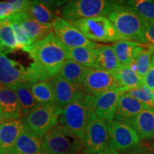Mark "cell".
<instances>
[{
    "label": "cell",
    "mask_w": 154,
    "mask_h": 154,
    "mask_svg": "<svg viewBox=\"0 0 154 154\" xmlns=\"http://www.w3.org/2000/svg\"><path fill=\"white\" fill-rule=\"evenodd\" d=\"M124 3L134 10L146 24L154 23V1L153 0H129L124 1Z\"/></svg>",
    "instance_id": "4dcf8cb0"
},
{
    "label": "cell",
    "mask_w": 154,
    "mask_h": 154,
    "mask_svg": "<svg viewBox=\"0 0 154 154\" xmlns=\"http://www.w3.org/2000/svg\"><path fill=\"white\" fill-rule=\"evenodd\" d=\"M2 116H1V113H0V124H2Z\"/></svg>",
    "instance_id": "60d3db41"
},
{
    "label": "cell",
    "mask_w": 154,
    "mask_h": 154,
    "mask_svg": "<svg viewBox=\"0 0 154 154\" xmlns=\"http://www.w3.org/2000/svg\"><path fill=\"white\" fill-rule=\"evenodd\" d=\"M126 90L121 86H118L96 97L95 114L105 121L113 120L119 99Z\"/></svg>",
    "instance_id": "5bb4252c"
},
{
    "label": "cell",
    "mask_w": 154,
    "mask_h": 154,
    "mask_svg": "<svg viewBox=\"0 0 154 154\" xmlns=\"http://www.w3.org/2000/svg\"><path fill=\"white\" fill-rule=\"evenodd\" d=\"M49 78L39 68L32 63L24 66L19 61L7 57L0 51V84L14 88L21 84H32L42 81H49Z\"/></svg>",
    "instance_id": "3957f363"
},
{
    "label": "cell",
    "mask_w": 154,
    "mask_h": 154,
    "mask_svg": "<svg viewBox=\"0 0 154 154\" xmlns=\"http://www.w3.org/2000/svg\"><path fill=\"white\" fill-rule=\"evenodd\" d=\"M24 11L36 22L47 26H51L57 17L50 1H29Z\"/></svg>",
    "instance_id": "44dd1931"
},
{
    "label": "cell",
    "mask_w": 154,
    "mask_h": 154,
    "mask_svg": "<svg viewBox=\"0 0 154 154\" xmlns=\"http://www.w3.org/2000/svg\"><path fill=\"white\" fill-rule=\"evenodd\" d=\"M149 107L128 94L124 93L119 99L113 120L130 124L140 111Z\"/></svg>",
    "instance_id": "e0dca14e"
},
{
    "label": "cell",
    "mask_w": 154,
    "mask_h": 154,
    "mask_svg": "<svg viewBox=\"0 0 154 154\" xmlns=\"http://www.w3.org/2000/svg\"><path fill=\"white\" fill-rule=\"evenodd\" d=\"M119 85L126 91L139 87L143 84V79L128 66H121L114 73Z\"/></svg>",
    "instance_id": "83f0119b"
},
{
    "label": "cell",
    "mask_w": 154,
    "mask_h": 154,
    "mask_svg": "<svg viewBox=\"0 0 154 154\" xmlns=\"http://www.w3.org/2000/svg\"><path fill=\"white\" fill-rule=\"evenodd\" d=\"M55 96V106L61 109L76 100L82 99L86 93L82 84H73L58 75L50 79Z\"/></svg>",
    "instance_id": "4fadbf2b"
},
{
    "label": "cell",
    "mask_w": 154,
    "mask_h": 154,
    "mask_svg": "<svg viewBox=\"0 0 154 154\" xmlns=\"http://www.w3.org/2000/svg\"><path fill=\"white\" fill-rule=\"evenodd\" d=\"M90 69L74 61L66 60L57 75L67 82L82 84Z\"/></svg>",
    "instance_id": "cb8c5ba5"
},
{
    "label": "cell",
    "mask_w": 154,
    "mask_h": 154,
    "mask_svg": "<svg viewBox=\"0 0 154 154\" xmlns=\"http://www.w3.org/2000/svg\"><path fill=\"white\" fill-rule=\"evenodd\" d=\"M14 90L16 91L22 116L27 115L40 106L31 91L30 84H21L15 87Z\"/></svg>",
    "instance_id": "f546056e"
},
{
    "label": "cell",
    "mask_w": 154,
    "mask_h": 154,
    "mask_svg": "<svg viewBox=\"0 0 154 154\" xmlns=\"http://www.w3.org/2000/svg\"><path fill=\"white\" fill-rule=\"evenodd\" d=\"M24 128L22 119L0 124V154H7Z\"/></svg>",
    "instance_id": "ac0fdd59"
},
{
    "label": "cell",
    "mask_w": 154,
    "mask_h": 154,
    "mask_svg": "<svg viewBox=\"0 0 154 154\" xmlns=\"http://www.w3.org/2000/svg\"><path fill=\"white\" fill-rule=\"evenodd\" d=\"M108 19L123 40L148 44L146 38V23L134 10L125 5L124 1L120 7L108 15Z\"/></svg>",
    "instance_id": "277c9868"
},
{
    "label": "cell",
    "mask_w": 154,
    "mask_h": 154,
    "mask_svg": "<svg viewBox=\"0 0 154 154\" xmlns=\"http://www.w3.org/2000/svg\"><path fill=\"white\" fill-rule=\"evenodd\" d=\"M14 14L12 6L9 1H0V21L5 20Z\"/></svg>",
    "instance_id": "e575fe53"
},
{
    "label": "cell",
    "mask_w": 154,
    "mask_h": 154,
    "mask_svg": "<svg viewBox=\"0 0 154 154\" xmlns=\"http://www.w3.org/2000/svg\"><path fill=\"white\" fill-rule=\"evenodd\" d=\"M51 27L56 38L67 48L97 47L98 44L88 40L70 22L60 17H57L54 19Z\"/></svg>",
    "instance_id": "8fae6325"
},
{
    "label": "cell",
    "mask_w": 154,
    "mask_h": 154,
    "mask_svg": "<svg viewBox=\"0 0 154 154\" xmlns=\"http://www.w3.org/2000/svg\"><path fill=\"white\" fill-rule=\"evenodd\" d=\"M19 49L12 24L7 19L0 21V51L5 54Z\"/></svg>",
    "instance_id": "4316f807"
},
{
    "label": "cell",
    "mask_w": 154,
    "mask_h": 154,
    "mask_svg": "<svg viewBox=\"0 0 154 154\" xmlns=\"http://www.w3.org/2000/svg\"><path fill=\"white\" fill-rule=\"evenodd\" d=\"M151 147H152V149H153V151H154V138H153V141H152V143H151Z\"/></svg>",
    "instance_id": "ab89813d"
},
{
    "label": "cell",
    "mask_w": 154,
    "mask_h": 154,
    "mask_svg": "<svg viewBox=\"0 0 154 154\" xmlns=\"http://www.w3.org/2000/svg\"><path fill=\"white\" fill-rule=\"evenodd\" d=\"M153 53L154 47L149 44H140L134 49V59L129 66L143 79L149 69Z\"/></svg>",
    "instance_id": "7402d4cb"
},
{
    "label": "cell",
    "mask_w": 154,
    "mask_h": 154,
    "mask_svg": "<svg viewBox=\"0 0 154 154\" xmlns=\"http://www.w3.org/2000/svg\"><path fill=\"white\" fill-rule=\"evenodd\" d=\"M86 94L98 97L111 88L120 86L114 74L98 68H91L82 83Z\"/></svg>",
    "instance_id": "7c38bea8"
},
{
    "label": "cell",
    "mask_w": 154,
    "mask_h": 154,
    "mask_svg": "<svg viewBox=\"0 0 154 154\" xmlns=\"http://www.w3.org/2000/svg\"><path fill=\"white\" fill-rule=\"evenodd\" d=\"M83 149L82 140L59 122L42 139V151L49 154H78Z\"/></svg>",
    "instance_id": "8992f818"
},
{
    "label": "cell",
    "mask_w": 154,
    "mask_h": 154,
    "mask_svg": "<svg viewBox=\"0 0 154 154\" xmlns=\"http://www.w3.org/2000/svg\"><path fill=\"white\" fill-rule=\"evenodd\" d=\"M60 111L55 105L39 106L22 119L24 128L43 139L44 136L58 124Z\"/></svg>",
    "instance_id": "30bf717a"
},
{
    "label": "cell",
    "mask_w": 154,
    "mask_h": 154,
    "mask_svg": "<svg viewBox=\"0 0 154 154\" xmlns=\"http://www.w3.org/2000/svg\"><path fill=\"white\" fill-rule=\"evenodd\" d=\"M38 154H49V153H45V152H43V151H42L41 153H38Z\"/></svg>",
    "instance_id": "b9f144b4"
},
{
    "label": "cell",
    "mask_w": 154,
    "mask_h": 154,
    "mask_svg": "<svg viewBox=\"0 0 154 154\" xmlns=\"http://www.w3.org/2000/svg\"><path fill=\"white\" fill-rule=\"evenodd\" d=\"M127 154H154L152 153L151 151H149L148 149H144L143 147L140 146V147L138 148V149L134 150V151L131 152V153H128Z\"/></svg>",
    "instance_id": "74e56055"
},
{
    "label": "cell",
    "mask_w": 154,
    "mask_h": 154,
    "mask_svg": "<svg viewBox=\"0 0 154 154\" xmlns=\"http://www.w3.org/2000/svg\"><path fill=\"white\" fill-rule=\"evenodd\" d=\"M146 38L147 43L154 47V23L146 24Z\"/></svg>",
    "instance_id": "8d00e7d4"
},
{
    "label": "cell",
    "mask_w": 154,
    "mask_h": 154,
    "mask_svg": "<svg viewBox=\"0 0 154 154\" xmlns=\"http://www.w3.org/2000/svg\"><path fill=\"white\" fill-rule=\"evenodd\" d=\"M0 113L2 122L16 120L22 116L14 88L0 84Z\"/></svg>",
    "instance_id": "9a60e30c"
},
{
    "label": "cell",
    "mask_w": 154,
    "mask_h": 154,
    "mask_svg": "<svg viewBox=\"0 0 154 154\" xmlns=\"http://www.w3.org/2000/svg\"><path fill=\"white\" fill-rule=\"evenodd\" d=\"M126 93L149 106L154 107V91L144 84L139 87L126 91Z\"/></svg>",
    "instance_id": "1f68e13d"
},
{
    "label": "cell",
    "mask_w": 154,
    "mask_h": 154,
    "mask_svg": "<svg viewBox=\"0 0 154 154\" xmlns=\"http://www.w3.org/2000/svg\"><path fill=\"white\" fill-rule=\"evenodd\" d=\"M78 154H91V153H88V152H87L86 151V150H84V149H83L82 151L80 152L79 153H78Z\"/></svg>",
    "instance_id": "f35d334b"
},
{
    "label": "cell",
    "mask_w": 154,
    "mask_h": 154,
    "mask_svg": "<svg viewBox=\"0 0 154 154\" xmlns=\"http://www.w3.org/2000/svg\"><path fill=\"white\" fill-rule=\"evenodd\" d=\"M22 50L29 54L33 63L49 80L59 74L63 63L68 60L67 47L56 38L52 32Z\"/></svg>",
    "instance_id": "6da1fadb"
},
{
    "label": "cell",
    "mask_w": 154,
    "mask_h": 154,
    "mask_svg": "<svg viewBox=\"0 0 154 154\" xmlns=\"http://www.w3.org/2000/svg\"><path fill=\"white\" fill-rule=\"evenodd\" d=\"M84 149L91 154H110L111 140L106 122L94 113L83 139Z\"/></svg>",
    "instance_id": "9c48e42d"
},
{
    "label": "cell",
    "mask_w": 154,
    "mask_h": 154,
    "mask_svg": "<svg viewBox=\"0 0 154 154\" xmlns=\"http://www.w3.org/2000/svg\"><path fill=\"white\" fill-rule=\"evenodd\" d=\"M70 23L86 38L93 42L113 44L123 40L112 22L106 17L81 19Z\"/></svg>",
    "instance_id": "52a82bcc"
},
{
    "label": "cell",
    "mask_w": 154,
    "mask_h": 154,
    "mask_svg": "<svg viewBox=\"0 0 154 154\" xmlns=\"http://www.w3.org/2000/svg\"><path fill=\"white\" fill-rule=\"evenodd\" d=\"M7 20L18 23L34 42L41 40L52 32L51 26L40 24L25 11L14 14Z\"/></svg>",
    "instance_id": "2e32d148"
},
{
    "label": "cell",
    "mask_w": 154,
    "mask_h": 154,
    "mask_svg": "<svg viewBox=\"0 0 154 154\" xmlns=\"http://www.w3.org/2000/svg\"><path fill=\"white\" fill-rule=\"evenodd\" d=\"M96 54V68L114 74L121 66L116 57L111 45L98 44Z\"/></svg>",
    "instance_id": "603a6c76"
},
{
    "label": "cell",
    "mask_w": 154,
    "mask_h": 154,
    "mask_svg": "<svg viewBox=\"0 0 154 154\" xmlns=\"http://www.w3.org/2000/svg\"><path fill=\"white\" fill-rule=\"evenodd\" d=\"M106 122L111 140L110 154H127L141 146L137 134L130 124L115 120Z\"/></svg>",
    "instance_id": "ba28073f"
},
{
    "label": "cell",
    "mask_w": 154,
    "mask_h": 154,
    "mask_svg": "<svg viewBox=\"0 0 154 154\" xmlns=\"http://www.w3.org/2000/svg\"><path fill=\"white\" fill-rule=\"evenodd\" d=\"M42 151V138L24 128L7 154H38Z\"/></svg>",
    "instance_id": "ffe728a7"
},
{
    "label": "cell",
    "mask_w": 154,
    "mask_h": 154,
    "mask_svg": "<svg viewBox=\"0 0 154 154\" xmlns=\"http://www.w3.org/2000/svg\"><path fill=\"white\" fill-rule=\"evenodd\" d=\"M9 2L12 6L14 14H17V13L24 11L29 1L28 0H9Z\"/></svg>",
    "instance_id": "d590c367"
},
{
    "label": "cell",
    "mask_w": 154,
    "mask_h": 154,
    "mask_svg": "<svg viewBox=\"0 0 154 154\" xmlns=\"http://www.w3.org/2000/svg\"><path fill=\"white\" fill-rule=\"evenodd\" d=\"M12 24L13 29H14L15 36H16V39L17 43H18L19 49H23L24 47H29V46L32 45L34 42L32 41L31 38L29 37L27 34H26L25 31L23 29L22 26L19 25L18 23L10 22Z\"/></svg>",
    "instance_id": "d6a6232c"
},
{
    "label": "cell",
    "mask_w": 154,
    "mask_h": 154,
    "mask_svg": "<svg viewBox=\"0 0 154 154\" xmlns=\"http://www.w3.org/2000/svg\"><path fill=\"white\" fill-rule=\"evenodd\" d=\"M139 43L132 41H121L111 44L116 57L121 66H130L134 59L135 48L139 46Z\"/></svg>",
    "instance_id": "f1b7e54d"
},
{
    "label": "cell",
    "mask_w": 154,
    "mask_h": 154,
    "mask_svg": "<svg viewBox=\"0 0 154 154\" xmlns=\"http://www.w3.org/2000/svg\"><path fill=\"white\" fill-rule=\"evenodd\" d=\"M32 94L40 106H49L55 105V96L51 82L42 81L30 84Z\"/></svg>",
    "instance_id": "484cf974"
},
{
    "label": "cell",
    "mask_w": 154,
    "mask_h": 154,
    "mask_svg": "<svg viewBox=\"0 0 154 154\" xmlns=\"http://www.w3.org/2000/svg\"><path fill=\"white\" fill-rule=\"evenodd\" d=\"M143 84L154 91V53L151 57L149 70L143 79Z\"/></svg>",
    "instance_id": "836d02e7"
},
{
    "label": "cell",
    "mask_w": 154,
    "mask_h": 154,
    "mask_svg": "<svg viewBox=\"0 0 154 154\" xmlns=\"http://www.w3.org/2000/svg\"><path fill=\"white\" fill-rule=\"evenodd\" d=\"M96 47L67 48L68 60L74 61L88 68H96Z\"/></svg>",
    "instance_id": "d4e9b609"
},
{
    "label": "cell",
    "mask_w": 154,
    "mask_h": 154,
    "mask_svg": "<svg viewBox=\"0 0 154 154\" xmlns=\"http://www.w3.org/2000/svg\"><path fill=\"white\" fill-rule=\"evenodd\" d=\"M96 97L86 94L82 99L76 100L62 108L58 122L83 141L86 128L95 111Z\"/></svg>",
    "instance_id": "7a4b0ae2"
},
{
    "label": "cell",
    "mask_w": 154,
    "mask_h": 154,
    "mask_svg": "<svg viewBox=\"0 0 154 154\" xmlns=\"http://www.w3.org/2000/svg\"><path fill=\"white\" fill-rule=\"evenodd\" d=\"M122 3L123 1L113 0H72L60 9V17L70 22L81 19L108 16Z\"/></svg>",
    "instance_id": "5b68a950"
},
{
    "label": "cell",
    "mask_w": 154,
    "mask_h": 154,
    "mask_svg": "<svg viewBox=\"0 0 154 154\" xmlns=\"http://www.w3.org/2000/svg\"><path fill=\"white\" fill-rule=\"evenodd\" d=\"M140 140L149 141L154 138V107H149L138 113L130 123Z\"/></svg>",
    "instance_id": "d6986e66"
}]
</instances>
